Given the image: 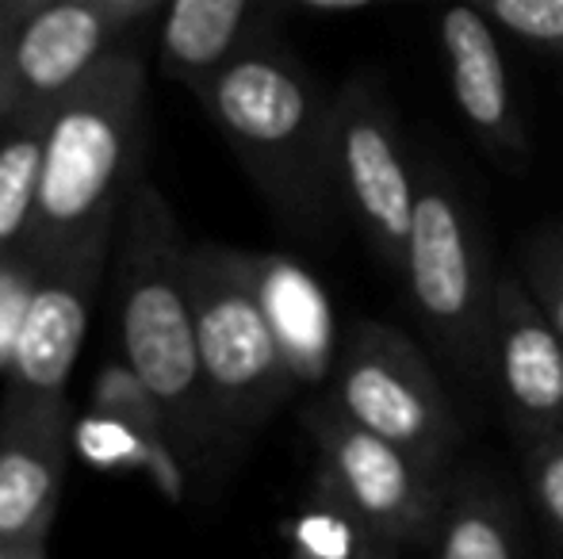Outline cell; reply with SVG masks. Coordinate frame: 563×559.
Returning <instances> with one entry per match:
<instances>
[{"mask_svg": "<svg viewBox=\"0 0 563 559\" xmlns=\"http://www.w3.org/2000/svg\"><path fill=\"white\" fill-rule=\"evenodd\" d=\"M203 112L288 231L322 238L338 215L330 123L334 97L284 46L257 38L196 85Z\"/></svg>", "mask_w": 563, "mask_h": 559, "instance_id": "1", "label": "cell"}, {"mask_svg": "<svg viewBox=\"0 0 563 559\" xmlns=\"http://www.w3.org/2000/svg\"><path fill=\"white\" fill-rule=\"evenodd\" d=\"M188 249L192 246L180 234L165 195L139 180L119 219V349L131 372L162 403L180 460L200 463L227 445V433L200 365Z\"/></svg>", "mask_w": 563, "mask_h": 559, "instance_id": "2", "label": "cell"}, {"mask_svg": "<svg viewBox=\"0 0 563 559\" xmlns=\"http://www.w3.org/2000/svg\"><path fill=\"white\" fill-rule=\"evenodd\" d=\"M146 146V66L112 51L46 120L35 223L23 257L35 269L115 234L126 195L139 185Z\"/></svg>", "mask_w": 563, "mask_h": 559, "instance_id": "3", "label": "cell"}, {"mask_svg": "<svg viewBox=\"0 0 563 559\" xmlns=\"http://www.w3.org/2000/svg\"><path fill=\"white\" fill-rule=\"evenodd\" d=\"M495 283L467 195L441 161H418L402 291L430 345L467 383H487Z\"/></svg>", "mask_w": 563, "mask_h": 559, "instance_id": "4", "label": "cell"}, {"mask_svg": "<svg viewBox=\"0 0 563 559\" xmlns=\"http://www.w3.org/2000/svg\"><path fill=\"white\" fill-rule=\"evenodd\" d=\"M196 342L227 445L257 433L296 391L276 329L257 295L245 249H188Z\"/></svg>", "mask_w": 563, "mask_h": 559, "instance_id": "5", "label": "cell"}, {"mask_svg": "<svg viewBox=\"0 0 563 559\" xmlns=\"http://www.w3.org/2000/svg\"><path fill=\"white\" fill-rule=\"evenodd\" d=\"M327 399L361 429L438 468H456V411L422 349L387 322L356 318L349 326Z\"/></svg>", "mask_w": 563, "mask_h": 559, "instance_id": "6", "label": "cell"}, {"mask_svg": "<svg viewBox=\"0 0 563 559\" xmlns=\"http://www.w3.org/2000/svg\"><path fill=\"white\" fill-rule=\"evenodd\" d=\"M330 161L338 208L361 231L379 269L402 280L418 203V161L372 77H356L334 97Z\"/></svg>", "mask_w": 563, "mask_h": 559, "instance_id": "7", "label": "cell"}, {"mask_svg": "<svg viewBox=\"0 0 563 559\" xmlns=\"http://www.w3.org/2000/svg\"><path fill=\"white\" fill-rule=\"evenodd\" d=\"M307 429L319 448L322 487H330L349 510H356L391 545H430L456 468H438V463L361 429L330 399H319L311 406Z\"/></svg>", "mask_w": 563, "mask_h": 559, "instance_id": "8", "label": "cell"}, {"mask_svg": "<svg viewBox=\"0 0 563 559\" xmlns=\"http://www.w3.org/2000/svg\"><path fill=\"white\" fill-rule=\"evenodd\" d=\"M112 238L115 234L89 238L85 246L38 269L4 368V399H31V403L66 399Z\"/></svg>", "mask_w": 563, "mask_h": 559, "instance_id": "9", "label": "cell"}, {"mask_svg": "<svg viewBox=\"0 0 563 559\" xmlns=\"http://www.w3.org/2000/svg\"><path fill=\"white\" fill-rule=\"evenodd\" d=\"M123 20L104 0H38L12 27V108L8 120L51 112L115 51Z\"/></svg>", "mask_w": 563, "mask_h": 559, "instance_id": "10", "label": "cell"}, {"mask_svg": "<svg viewBox=\"0 0 563 559\" xmlns=\"http://www.w3.org/2000/svg\"><path fill=\"white\" fill-rule=\"evenodd\" d=\"M487 383L521 448L563 429V334L518 277H498L495 283Z\"/></svg>", "mask_w": 563, "mask_h": 559, "instance_id": "11", "label": "cell"}, {"mask_svg": "<svg viewBox=\"0 0 563 559\" xmlns=\"http://www.w3.org/2000/svg\"><path fill=\"white\" fill-rule=\"evenodd\" d=\"M69 445V399H0V548L46 545Z\"/></svg>", "mask_w": 563, "mask_h": 559, "instance_id": "12", "label": "cell"}, {"mask_svg": "<svg viewBox=\"0 0 563 559\" xmlns=\"http://www.w3.org/2000/svg\"><path fill=\"white\" fill-rule=\"evenodd\" d=\"M438 31L449 62L452 100L472 135L495 157L521 161L529 154V135L518 100H514L510 69H506L495 23L467 0H445Z\"/></svg>", "mask_w": 563, "mask_h": 559, "instance_id": "13", "label": "cell"}, {"mask_svg": "<svg viewBox=\"0 0 563 559\" xmlns=\"http://www.w3.org/2000/svg\"><path fill=\"white\" fill-rule=\"evenodd\" d=\"M296 388H322L338 368V318L319 277L284 254H245Z\"/></svg>", "mask_w": 563, "mask_h": 559, "instance_id": "14", "label": "cell"}, {"mask_svg": "<svg viewBox=\"0 0 563 559\" xmlns=\"http://www.w3.org/2000/svg\"><path fill=\"white\" fill-rule=\"evenodd\" d=\"M273 0H165L157 54L162 69L188 89L208 81L261 35V15Z\"/></svg>", "mask_w": 563, "mask_h": 559, "instance_id": "15", "label": "cell"}, {"mask_svg": "<svg viewBox=\"0 0 563 559\" xmlns=\"http://www.w3.org/2000/svg\"><path fill=\"white\" fill-rule=\"evenodd\" d=\"M433 559H529L521 510L479 468H456L430 537Z\"/></svg>", "mask_w": 563, "mask_h": 559, "instance_id": "16", "label": "cell"}, {"mask_svg": "<svg viewBox=\"0 0 563 559\" xmlns=\"http://www.w3.org/2000/svg\"><path fill=\"white\" fill-rule=\"evenodd\" d=\"M402 548L379 537L356 510L314 479V494L288 522L291 559H399Z\"/></svg>", "mask_w": 563, "mask_h": 559, "instance_id": "17", "label": "cell"}, {"mask_svg": "<svg viewBox=\"0 0 563 559\" xmlns=\"http://www.w3.org/2000/svg\"><path fill=\"white\" fill-rule=\"evenodd\" d=\"M46 120H8L0 131V261L23 254L35 223Z\"/></svg>", "mask_w": 563, "mask_h": 559, "instance_id": "18", "label": "cell"}, {"mask_svg": "<svg viewBox=\"0 0 563 559\" xmlns=\"http://www.w3.org/2000/svg\"><path fill=\"white\" fill-rule=\"evenodd\" d=\"M85 456L97 468H115V471H146L154 479V487L169 502L185 499V460L173 445L150 440L142 433H134L131 425L112 422L104 414H89L85 425L77 429Z\"/></svg>", "mask_w": 563, "mask_h": 559, "instance_id": "19", "label": "cell"}, {"mask_svg": "<svg viewBox=\"0 0 563 559\" xmlns=\"http://www.w3.org/2000/svg\"><path fill=\"white\" fill-rule=\"evenodd\" d=\"M92 414H104V418H112V422L131 425L142 437L173 445V429H169V418H165L162 403H157L154 391L131 372L126 360H108V365H100L97 380H92Z\"/></svg>", "mask_w": 563, "mask_h": 559, "instance_id": "20", "label": "cell"}, {"mask_svg": "<svg viewBox=\"0 0 563 559\" xmlns=\"http://www.w3.org/2000/svg\"><path fill=\"white\" fill-rule=\"evenodd\" d=\"M495 27L563 62V0H467Z\"/></svg>", "mask_w": 563, "mask_h": 559, "instance_id": "21", "label": "cell"}, {"mask_svg": "<svg viewBox=\"0 0 563 559\" xmlns=\"http://www.w3.org/2000/svg\"><path fill=\"white\" fill-rule=\"evenodd\" d=\"M526 483L544 533L563 552V429L526 445Z\"/></svg>", "mask_w": 563, "mask_h": 559, "instance_id": "22", "label": "cell"}, {"mask_svg": "<svg viewBox=\"0 0 563 559\" xmlns=\"http://www.w3.org/2000/svg\"><path fill=\"white\" fill-rule=\"evenodd\" d=\"M518 280L563 334V226H544L521 246Z\"/></svg>", "mask_w": 563, "mask_h": 559, "instance_id": "23", "label": "cell"}, {"mask_svg": "<svg viewBox=\"0 0 563 559\" xmlns=\"http://www.w3.org/2000/svg\"><path fill=\"white\" fill-rule=\"evenodd\" d=\"M35 277L38 269L23 254L0 261V372H4L8 357H12L15 329H20L23 306H27V295L35 288Z\"/></svg>", "mask_w": 563, "mask_h": 559, "instance_id": "24", "label": "cell"}, {"mask_svg": "<svg viewBox=\"0 0 563 559\" xmlns=\"http://www.w3.org/2000/svg\"><path fill=\"white\" fill-rule=\"evenodd\" d=\"M15 15L8 4H0V131L8 123V108H12V27Z\"/></svg>", "mask_w": 563, "mask_h": 559, "instance_id": "25", "label": "cell"}, {"mask_svg": "<svg viewBox=\"0 0 563 559\" xmlns=\"http://www.w3.org/2000/svg\"><path fill=\"white\" fill-rule=\"evenodd\" d=\"M296 8H311V12H361V8L376 4H402V0H288Z\"/></svg>", "mask_w": 563, "mask_h": 559, "instance_id": "26", "label": "cell"}, {"mask_svg": "<svg viewBox=\"0 0 563 559\" xmlns=\"http://www.w3.org/2000/svg\"><path fill=\"white\" fill-rule=\"evenodd\" d=\"M108 8H112V12L119 15V20L123 23H131L134 15H142V12H150V8L157 4V0H104Z\"/></svg>", "mask_w": 563, "mask_h": 559, "instance_id": "27", "label": "cell"}, {"mask_svg": "<svg viewBox=\"0 0 563 559\" xmlns=\"http://www.w3.org/2000/svg\"><path fill=\"white\" fill-rule=\"evenodd\" d=\"M0 559H46V545H20V548H0Z\"/></svg>", "mask_w": 563, "mask_h": 559, "instance_id": "28", "label": "cell"}, {"mask_svg": "<svg viewBox=\"0 0 563 559\" xmlns=\"http://www.w3.org/2000/svg\"><path fill=\"white\" fill-rule=\"evenodd\" d=\"M288 559H291V556H288Z\"/></svg>", "mask_w": 563, "mask_h": 559, "instance_id": "29", "label": "cell"}]
</instances>
